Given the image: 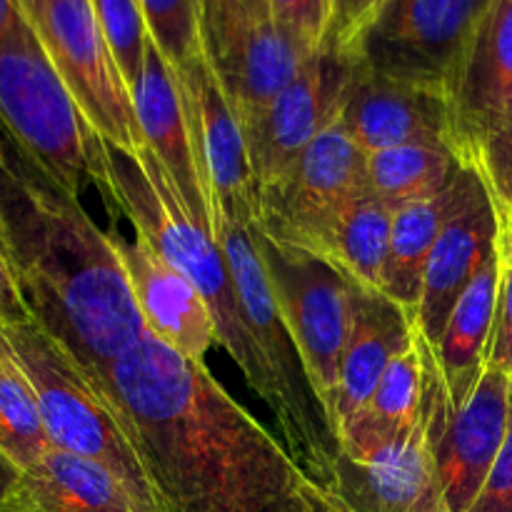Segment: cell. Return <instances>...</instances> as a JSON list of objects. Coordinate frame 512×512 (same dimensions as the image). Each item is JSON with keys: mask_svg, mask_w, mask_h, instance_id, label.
<instances>
[{"mask_svg": "<svg viewBox=\"0 0 512 512\" xmlns=\"http://www.w3.org/2000/svg\"><path fill=\"white\" fill-rule=\"evenodd\" d=\"M93 8L120 75L125 85L133 88L143 73L145 48L150 40L143 5L140 0H93Z\"/></svg>", "mask_w": 512, "mask_h": 512, "instance_id": "obj_30", "label": "cell"}, {"mask_svg": "<svg viewBox=\"0 0 512 512\" xmlns=\"http://www.w3.org/2000/svg\"><path fill=\"white\" fill-rule=\"evenodd\" d=\"M198 33L200 53L243 128L315 53L275 23L268 0H198Z\"/></svg>", "mask_w": 512, "mask_h": 512, "instance_id": "obj_9", "label": "cell"}, {"mask_svg": "<svg viewBox=\"0 0 512 512\" xmlns=\"http://www.w3.org/2000/svg\"><path fill=\"white\" fill-rule=\"evenodd\" d=\"M465 160L483 178L498 210H512V115L468 140Z\"/></svg>", "mask_w": 512, "mask_h": 512, "instance_id": "obj_31", "label": "cell"}, {"mask_svg": "<svg viewBox=\"0 0 512 512\" xmlns=\"http://www.w3.org/2000/svg\"><path fill=\"white\" fill-rule=\"evenodd\" d=\"M365 195H370L368 153L338 118L258 190L255 228L273 243L315 255L340 215Z\"/></svg>", "mask_w": 512, "mask_h": 512, "instance_id": "obj_8", "label": "cell"}, {"mask_svg": "<svg viewBox=\"0 0 512 512\" xmlns=\"http://www.w3.org/2000/svg\"><path fill=\"white\" fill-rule=\"evenodd\" d=\"M500 290V250L485 260L450 313L438 348L433 350L450 398V410L460 408L478 383L493 338Z\"/></svg>", "mask_w": 512, "mask_h": 512, "instance_id": "obj_25", "label": "cell"}, {"mask_svg": "<svg viewBox=\"0 0 512 512\" xmlns=\"http://www.w3.org/2000/svg\"><path fill=\"white\" fill-rule=\"evenodd\" d=\"M425 398L418 425L398 443L370 458H340L333 493L350 512H448L438 475V443L450 415V398L433 348L423 338Z\"/></svg>", "mask_w": 512, "mask_h": 512, "instance_id": "obj_12", "label": "cell"}, {"mask_svg": "<svg viewBox=\"0 0 512 512\" xmlns=\"http://www.w3.org/2000/svg\"><path fill=\"white\" fill-rule=\"evenodd\" d=\"M25 25L20 0H0V43Z\"/></svg>", "mask_w": 512, "mask_h": 512, "instance_id": "obj_37", "label": "cell"}, {"mask_svg": "<svg viewBox=\"0 0 512 512\" xmlns=\"http://www.w3.org/2000/svg\"><path fill=\"white\" fill-rule=\"evenodd\" d=\"M113 238L145 330L180 358L205 363L210 348L218 345V328L198 288L143 235L123 240L113 230Z\"/></svg>", "mask_w": 512, "mask_h": 512, "instance_id": "obj_16", "label": "cell"}, {"mask_svg": "<svg viewBox=\"0 0 512 512\" xmlns=\"http://www.w3.org/2000/svg\"><path fill=\"white\" fill-rule=\"evenodd\" d=\"M90 155L93 183L100 193L108 203L118 205L135 235H143L198 288L218 328V345L235 360L245 383L263 400L270 415H275L278 393L263 355L248 333L233 273L218 240L190 218L170 175L145 143L138 153H125L95 133Z\"/></svg>", "mask_w": 512, "mask_h": 512, "instance_id": "obj_3", "label": "cell"}, {"mask_svg": "<svg viewBox=\"0 0 512 512\" xmlns=\"http://www.w3.org/2000/svg\"><path fill=\"white\" fill-rule=\"evenodd\" d=\"M415 318L378 290L353 285L350 330L340 365L333 438L365 408L388 365L413 343Z\"/></svg>", "mask_w": 512, "mask_h": 512, "instance_id": "obj_20", "label": "cell"}, {"mask_svg": "<svg viewBox=\"0 0 512 512\" xmlns=\"http://www.w3.org/2000/svg\"><path fill=\"white\" fill-rule=\"evenodd\" d=\"M500 213V233L503 238L508 240V245L512 248V210H498Z\"/></svg>", "mask_w": 512, "mask_h": 512, "instance_id": "obj_39", "label": "cell"}, {"mask_svg": "<svg viewBox=\"0 0 512 512\" xmlns=\"http://www.w3.org/2000/svg\"><path fill=\"white\" fill-rule=\"evenodd\" d=\"M512 380L485 363L460 408L450 410L438 443V475L448 512H468L503 448Z\"/></svg>", "mask_w": 512, "mask_h": 512, "instance_id": "obj_17", "label": "cell"}, {"mask_svg": "<svg viewBox=\"0 0 512 512\" xmlns=\"http://www.w3.org/2000/svg\"><path fill=\"white\" fill-rule=\"evenodd\" d=\"M20 470L0 453V512H8L15 488H18Z\"/></svg>", "mask_w": 512, "mask_h": 512, "instance_id": "obj_38", "label": "cell"}, {"mask_svg": "<svg viewBox=\"0 0 512 512\" xmlns=\"http://www.w3.org/2000/svg\"><path fill=\"white\" fill-rule=\"evenodd\" d=\"M253 235L305 378L333 433L353 283L325 260L273 243L255 225Z\"/></svg>", "mask_w": 512, "mask_h": 512, "instance_id": "obj_7", "label": "cell"}, {"mask_svg": "<svg viewBox=\"0 0 512 512\" xmlns=\"http://www.w3.org/2000/svg\"><path fill=\"white\" fill-rule=\"evenodd\" d=\"M25 23L90 128L125 153L143 145L130 88L100 30L93 0H20Z\"/></svg>", "mask_w": 512, "mask_h": 512, "instance_id": "obj_10", "label": "cell"}, {"mask_svg": "<svg viewBox=\"0 0 512 512\" xmlns=\"http://www.w3.org/2000/svg\"><path fill=\"white\" fill-rule=\"evenodd\" d=\"M0 120L70 195L93 185L95 130L28 23L0 43Z\"/></svg>", "mask_w": 512, "mask_h": 512, "instance_id": "obj_6", "label": "cell"}, {"mask_svg": "<svg viewBox=\"0 0 512 512\" xmlns=\"http://www.w3.org/2000/svg\"><path fill=\"white\" fill-rule=\"evenodd\" d=\"M355 58L320 45L278 98L243 128L258 190L273 183L323 130L338 123Z\"/></svg>", "mask_w": 512, "mask_h": 512, "instance_id": "obj_13", "label": "cell"}, {"mask_svg": "<svg viewBox=\"0 0 512 512\" xmlns=\"http://www.w3.org/2000/svg\"><path fill=\"white\" fill-rule=\"evenodd\" d=\"M148 33L175 73L200 58L198 0H140Z\"/></svg>", "mask_w": 512, "mask_h": 512, "instance_id": "obj_29", "label": "cell"}, {"mask_svg": "<svg viewBox=\"0 0 512 512\" xmlns=\"http://www.w3.org/2000/svg\"><path fill=\"white\" fill-rule=\"evenodd\" d=\"M490 0H388L353 48L370 73L453 95Z\"/></svg>", "mask_w": 512, "mask_h": 512, "instance_id": "obj_11", "label": "cell"}, {"mask_svg": "<svg viewBox=\"0 0 512 512\" xmlns=\"http://www.w3.org/2000/svg\"><path fill=\"white\" fill-rule=\"evenodd\" d=\"M388 0H333V15L323 45L343 55H353L355 43L378 18Z\"/></svg>", "mask_w": 512, "mask_h": 512, "instance_id": "obj_34", "label": "cell"}, {"mask_svg": "<svg viewBox=\"0 0 512 512\" xmlns=\"http://www.w3.org/2000/svg\"><path fill=\"white\" fill-rule=\"evenodd\" d=\"M500 250V290L498 308H495L493 338H490L488 360L485 363L498 368L512 380V248L503 233L498 235Z\"/></svg>", "mask_w": 512, "mask_h": 512, "instance_id": "obj_33", "label": "cell"}, {"mask_svg": "<svg viewBox=\"0 0 512 512\" xmlns=\"http://www.w3.org/2000/svg\"><path fill=\"white\" fill-rule=\"evenodd\" d=\"M130 98L143 143L153 150L165 173L170 175V183L178 190L180 203L190 218L213 235V205L195 160L180 83L153 38L148 40L143 73L130 88Z\"/></svg>", "mask_w": 512, "mask_h": 512, "instance_id": "obj_18", "label": "cell"}, {"mask_svg": "<svg viewBox=\"0 0 512 512\" xmlns=\"http://www.w3.org/2000/svg\"><path fill=\"white\" fill-rule=\"evenodd\" d=\"M33 320L28 305H25L23 293L13 278L8 260H5L3 248H0V323H25Z\"/></svg>", "mask_w": 512, "mask_h": 512, "instance_id": "obj_36", "label": "cell"}, {"mask_svg": "<svg viewBox=\"0 0 512 512\" xmlns=\"http://www.w3.org/2000/svg\"><path fill=\"white\" fill-rule=\"evenodd\" d=\"M393 210L373 193L350 205L320 243L315 258L333 265L360 288L383 293L390 258Z\"/></svg>", "mask_w": 512, "mask_h": 512, "instance_id": "obj_26", "label": "cell"}, {"mask_svg": "<svg viewBox=\"0 0 512 512\" xmlns=\"http://www.w3.org/2000/svg\"><path fill=\"white\" fill-rule=\"evenodd\" d=\"M275 23L308 50L323 45L333 15V0H268Z\"/></svg>", "mask_w": 512, "mask_h": 512, "instance_id": "obj_32", "label": "cell"}, {"mask_svg": "<svg viewBox=\"0 0 512 512\" xmlns=\"http://www.w3.org/2000/svg\"><path fill=\"white\" fill-rule=\"evenodd\" d=\"M468 512H512V385L508 433H505L503 448H500L488 480Z\"/></svg>", "mask_w": 512, "mask_h": 512, "instance_id": "obj_35", "label": "cell"}, {"mask_svg": "<svg viewBox=\"0 0 512 512\" xmlns=\"http://www.w3.org/2000/svg\"><path fill=\"white\" fill-rule=\"evenodd\" d=\"M8 512H163L118 473L83 455L50 448L20 470Z\"/></svg>", "mask_w": 512, "mask_h": 512, "instance_id": "obj_21", "label": "cell"}, {"mask_svg": "<svg viewBox=\"0 0 512 512\" xmlns=\"http://www.w3.org/2000/svg\"><path fill=\"white\" fill-rule=\"evenodd\" d=\"M450 100L460 150L475 135L512 115V0H490Z\"/></svg>", "mask_w": 512, "mask_h": 512, "instance_id": "obj_22", "label": "cell"}, {"mask_svg": "<svg viewBox=\"0 0 512 512\" xmlns=\"http://www.w3.org/2000/svg\"><path fill=\"white\" fill-rule=\"evenodd\" d=\"M50 448L33 385L0 338V453L25 470Z\"/></svg>", "mask_w": 512, "mask_h": 512, "instance_id": "obj_28", "label": "cell"}, {"mask_svg": "<svg viewBox=\"0 0 512 512\" xmlns=\"http://www.w3.org/2000/svg\"><path fill=\"white\" fill-rule=\"evenodd\" d=\"M0 248L35 323L100 380L148 333L113 230L103 233L3 120Z\"/></svg>", "mask_w": 512, "mask_h": 512, "instance_id": "obj_2", "label": "cell"}, {"mask_svg": "<svg viewBox=\"0 0 512 512\" xmlns=\"http://www.w3.org/2000/svg\"><path fill=\"white\" fill-rule=\"evenodd\" d=\"M213 235L233 273L250 338L263 355L265 368L278 393V410L273 418L280 440L295 463L330 490L335 480V463H338V443L330 433L318 398L310 390L298 350L275 303L270 278L255 245L253 225L215 220Z\"/></svg>", "mask_w": 512, "mask_h": 512, "instance_id": "obj_5", "label": "cell"}, {"mask_svg": "<svg viewBox=\"0 0 512 512\" xmlns=\"http://www.w3.org/2000/svg\"><path fill=\"white\" fill-rule=\"evenodd\" d=\"M468 165L455 145L413 143L368 155L370 193L390 210L418 203L448 188Z\"/></svg>", "mask_w": 512, "mask_h": 512, "instance_id": "obj_27", "label": "cell"}, {"mask_svg": "<svg viewBox=\"0 0 512 512\" xmlns=\"http://www.w3.org/2000/svg\"><path fill=\"white\" fill-rule=\"evenodd\" d=\"M175 78L183 93L200 178L213 205V225L215 220L255 225L258 183L250 165L248 143L218 78L203 55L188 70L175 73Z\"/></svg>", "mask_w": 512, "mask_h": 512, "instance_id": "obj_14", "label": "cell"}, {"mask_svg": "<svg viewBox=\"0 0 512 512\" xmlns=\"http://www.w3.org/2000/svg\"><path fill=\"white\" fill-rule=\"evenodd\" d=\"M498 235L500 213L483 185L478 195L465 205L463 213L450 220L425 263L413 318L420 335L433 350L443 338V330L460 295L468 290L485 260L498 248Z\"/></svg>", "mask_w": 512, "mask_h": 512, "instance_id": "obj_19", "label": "cell"}, {"mask_svg": "<svg viewBox=\"0 0 512 512\" xmlns=\"http://www.w3.org/2000/svg\"><path fill=\"white\" fill-rule=\"evenodd\" d=\"M340 123L368 155L413 143H445L460 150L450 95L383 78L363 68L358 60L340 110Z\"/></svg>", "mask_w": 512, "mask_h": 512, "instance_id": "obj_15", "label": "cell"}, {"mask_svg": "<svg viewBox=\"0 0 512 512\" xmlns=\"http://www.w3.org/2000/svg\"><path fill=\"white\" fill-rule=\"evenodd\" d=\"M103 383L128 410L163 512H350L208 370L145 333Z\"/></svg>", "mask_w": 512, "mask_h": 512, "instance_id": "obj_1", "label": "cell"}, {"mask_svg": "<svg viewBox=\"0 0 512 512\" xmlns=\"http://www.w3.org/2000/svg\"><path fill=\"white\" fill-rule=\"evenodd\" d=\"M423 398V335L415 325L413 343L388 365L365 408L335 438L340 458L363 460L403 440L418 425Z\"/></svg>", "mask_w": 512, "mask_h": 512, "instance_id": "obj_24", "label": "cell"}, {"mask_svg": "<svg viewBox=\"0 0 512 512\" xmlns=\"http://www.w3.org/2000/svg\"><path fill=\"white\" fill-rule=\"evenodd\" d=\"M0 338L33 385L50 445L105 465L163 510L138 430L115 390L35 320L0 323Z\"/></svg>", "mask_w": 512, "mask_h": 512, "instance_id": "obj_4", "label": "cell"}, {"mask_svg": "<svg viewBox=\"0 0 512 512\" xmlns=\"http://www.w3.org/2000/svg\"><path fill=\"white\" fill-rule=\"evenodd\" d=\"M483 178L473 165H465L463 173L445 190L403 205L393 213V233H390V258L385 270L383 293L390 300L408 310L410 315L418 308L423 270L433 253L435 243L448 228L450 220L465 210V205L483 188Z\"/></svg>", "mask_w": 512, "mask_h": 512, "instance_id": "obj_23", "label": "cell"}]
</instances>
